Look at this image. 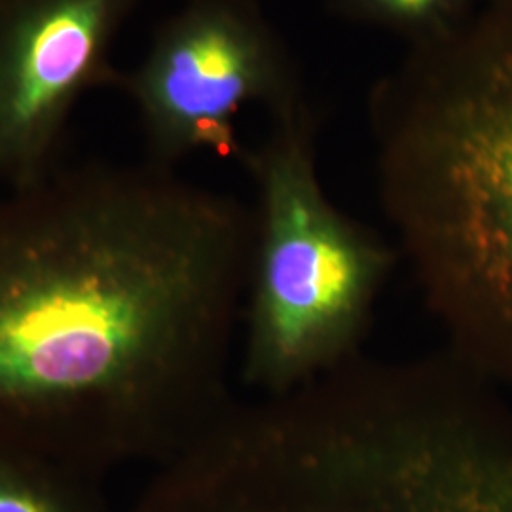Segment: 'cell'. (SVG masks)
I'll return each mask as SVG.
<instances>
[{
	"mask_svg": "<svg viewBox=\"0 0 512 512\" xmlns=\"http://www.w3.org/2000/svg\"><path fill=\"white\" fill-rule=\"evenodd\" d=\"M99 476L0 442V512H109Z\"/></svg>",
	"mask_w": 512,
	"mask_h": 512,
	"instance_id": "7",
	"label": "cell"
},
{
	"mask_svg": "<svg viewBox=\"0 0 512 512\" xmlns=\"http://www.w3.org/2000/svg\"><path fill=\"white\" fill-rule=\"evenodd\" d=\"M380 202L444 349L512 399V0H475L368 97Z\"/></svg>",
	"mask_w": 512,
	"mask_h": 512,
	"instance_id": "3",
	"label": "cell"
},
{
	"mask_svg": "<svg viewBox=\"0 0 512 512\" xmlns=\"http://www.w3.org/2000/svg\"><path fill=\"white\" fill-rule=\"evenodd\" d=\"M475 0H329L340 16L395 31L410 44L444 33Z\"/></svg>",
	"mask_w": 512,
	"mask_h": 512,
	"instance_id": "8",
	"label": "cell"
},
{
	"mask_svg": "<svg viewBox=\"0 0 512 512\" xmlns=\"http://www.w3.org/2000/svg\"><path fill=\"white\" fill-rule=\"evenodd\" d=\"M253 209L173 167L82 164L0 198V442L105 478L230 410Z\"/></svg>",
	"mask_w": 512,
	"mask_h": 512,
	"instance_id": "1",
	"label": "cell"
},
{
	"mask_svg": "<svg viewBox=\"0 0 512 512\" xmlns=\"http://www.w3.org/2000/svg\"><path fill=\"white\" fill-rule=\"evenodd\" d=\"M141 0H0V183L18 190L57 167L84 93L120 88L110 52Z\"/></svg>",
	"mask_w": 512,
	"mask_h": 512,
	"instance_id": "6",
	"label": "cell"
},
{
	"mask_svg": "<svg viewBox=\"0 0 512 512\" xmlns=\"http://www.w3.org/2000/svg\"><path fill=\"white\" fill-rule=\"evenodd\" d=\"M272 118L264 143L243 156L256 205L238 382L258 399L359 359L401 260L397 245L330 200L306 101L272 110Z\"/></svg>",
	"mask_w": 512,
	"mask_h": 512,
	"instance_id": "4",
	"label": "cell"
},
{
	"mask_svg": "<svg viewBox=\"0 0 512 512\" xmlns=\"http://www.w3.org/2000/svg\"><path fill=\"white\" fill-rule=\"evenodd\" d=\"M131 512H512V399L446 349L249 397Z\"/></svg>",
	"mask_w": 512,
	"mask_h": 512,
	"instance_id": "2",
	"label": "cell"
},
{
	"mask_svg": "<svg viewBox=\"0 0 512 512\" xmlns=\"http://www.w3.org/2000/svg\"><path fill=\"white\" fill-rule=\"evenodd\" d=\"M120 90L139 114L148 162L173 169L202 150L243 160L241 109L302 99L291 59L255 0H186Z\"/></svg>",
	"mask_w": 512,
	"mask_h": 512,
	"instance_id": "5",
	"label": "cell"
}]
</instances>
